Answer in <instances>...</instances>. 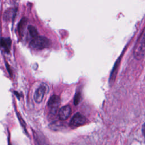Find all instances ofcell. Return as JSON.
Listing matches in <instances>:
<instances>
[{
    "mask_svg": "<svg viewBox=\"0 0 145 145\" xmlns=\"http://www.w3.org/2000/svg\"><path fill=\"white\" fill-rule=\"evenodd\" d=\"M26 24H27V19L25 18H23V19L20 21L19 24L18 25V29L20 34H22V33L23 32Z\"/></svg>",
    "mask_w": 145,
    "mask_h": 145,
    "instance_id": "10",
    "label": "cell"
},
{
    "mask_svg": "<svg viewBox=\"0 0 145 145\" xmlns=\"http://www.w3.org/2000/svg\"><path fill=\"white\" fill-rule=\"evenodd\" d=\"M81 99V95L80 92H78L76 93L75 97H74V103L75 105L78 104V103L80 102Z\"/></svg>",
    "mask_w": 145,
    "mask_h": 145,
    "instance_id": "11",
    "label": "cell"
},
{
    "mask_svg": "<svg viewBox=\"0 0 145 145\" xmlns=\"http://www.w3.org/2000/svg\"><path fill=\"white\" fill-rule=\"evenodd\" d=\"M86 122L85 117L79 113H76L72 118L70 122V126L72 128H75L84 125Z\"/></svg>",
    "mask_w": 145,
    "mask_h": 145,
    "instance_id": "3",
    "label": "cell"
},
{
    "mask_svg": "<svg viewBox=\"0 0 145 145\" xmlns=\"http://www.w3.org/2000/svg\"><path fill=\"white\" fill-rule=\"evenodd\" d=\"M60 98L57 95L51 96L48 102V106L52 114H55L60 104Z\"/></svg>",
    "mask_w": 145,
    "mask_h": 145,
    "instance_id": "4",
    "label": "cell"
},
{
    "mask_svg": "<svg viewBox=\"0 0 145 145\" xmlns=\"http://www.w3.org/2000/svg\"><path fill=\"white\" fill-rule=\"evenodd\" d=\"M28 29L29 33L31 37L35 38L37 36H38L39 33H38L37 30V29L35 27H34L33 25H29L28 28Z\"/></svg>",
    "mask_w": 145,
    "mask_h": 145,
    "instance_id": "9",
    "label": "cell"
},
{
    "mask_svg": "<svg viewBox=\"0 0 145 145\" xmlns=\"http://www.w3.org/2000/svg\"><path fill=\"white\" fill-rule=\"evenodd\" d=\"M50 40L44 36H37L31 40L29 43L31 48L36 50H40L50 46Z\"/></svg>",
    "mask_w": 145,
    "mask_h": 145,
    "instance_id": "2",
    "label": "cell"
},
{
    "mask_svg": "<svg viewBox=\"0 0 145 145\" xmlns=\"http://www.w3.org/2000/svg\"><path fill=\"white\" fill-rule=\"evenodd\" d=\"M134 57L138 60L142 59L145 55V28L137 39L133 49Z\"/></svg>",
    "mask_w": 145,
    "mask_h": 145,
    "instance_id": "1",
    "label": "cell"
},
{
    "mask_svg": "<svg viewBox=\"0 0 145 145\" xmlns=\"http://www.w3.org/2000/svg\"><path fill=\"white\" fill-rule=\"evenodd\" d=\"M11 45V40L10 38L2 37L0 39V47L2 49L6 52L8 53L10 52Z\"/></svg>",
    "mask_w": 145,
    "mask_h": 145,
    "instance_id": "7",
    "label": "cell"
},
{
    "mask_svg": "<svg viewBox=\"0 0 145 145\" xmlns=\"http://www.w3.org/2000/svg\"><path fill=\"white\" fill-rule=\"evenodd\" d=\"M142 133L144 135H145V123H144L143 127H142Z\"/></svg>",
    "mask_w": 145,
    "mask_h": 145,
    "instance_id": "13",
    "label": "cell"
},
{
    "mask_svg": "<svg viewBox=\"0 0 145 145\" xmlns=\"http://www.w3.org/2000/svg\"><path fill=\"white\" fill-rule=\"evenodd\" d=\"M71 114V107L69 105H65L62 107L58 113V117L60 120H66Z\"/></svg>",
    "mask_w": 145,
    "mask_h": 145,
    "instance_id": "5",
    "label": "cell"
},
{
    "mask_svg": "<svg viewBox=\"0 0 145 145\" xmlns=\"http://www.w3.org/2000/svg\"><path fill=\"white\" fill-rule=\"evenodd\" d=\"M18 118H19V121H20V124H21L22 126V127H23L24 129V130H26V127H25V123L24 122V121H23V118H22V117H21L20 115H19V114H18Z\"/></svg>",
    "mask_w": 145,
    "mask_h": 145,
    "instance_id": "12",
    "label": "cell"
},
{
    "mask_svg": "<svg viewBox=\"0 0 145 145\" xmlns=\"http://www.w3.org/2000/svg\"><path fill=\"white\" fill-rule=\"evenodd\" d=\"M16 15V10L15 9L11 8L7 10L3 15V19L5 20H10L13 19Z\"/></svg>",
    "mask_w": 145,
    "mask_h": 145,
    "instance_id": "8",
    "label": "cell"
},
{
    "mask_svg": "<svg viewBox=\"0 0 145 145\" xmlns=\"http://www.w3.org/2000/svg\"><path fill=\"white\" fill-rule=\"evenodd\" d=\"M46 91V87L44 85L40 86L35 91L34 94V100L36 103H40L44 96Z\"/></svg>",
    "mask_w": 145,
    "mask_h": 145,
    "instance_id": "6",
    "label": "cell"
}]
</instances>
